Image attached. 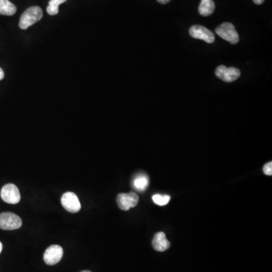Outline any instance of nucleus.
I'll return each instance as SVG.
<instances>
[{"instance_id":"nucleus-1","label":"nucleus","mask_w":272,"mask_h":272,"mask_svg":"<svg viewBox=\"0 0 272 272\" xmlns=\"http://www.w3.org/2000/svg\"><path fill=\"white\" fill-rule=\"evenodd\" d=\"M43 10L40 7L32 6L22 14L19 22V28L27 30L29 27L36 24L43 18Z\"/></svg>"},{"instance_id":"nucleus-2","label":"nucleus","mask_w":272,"mask_h":272,"mask_svg":"<svg viewBox=\"0 0 272 272\" xmlns=\"http://www.w3.org/2000/svg\"><path fill=\"white\" fill-rule=\"evenodd\" d=\"M215 33L232 44H236L239 42V35L232 24L228 22L222 24L215 29Z\"/></svg>"},{"instance_id":"nucleus-3","label":"nucleus","mask_w":272,"mask_h":272,"mask_svg":"<svg viewBox=\"0 0 272 272\" xmlns=\"http://www.w3.org/2000/svg\"><path fill=\"white\" fill-rule=\"evenodd\" d=\"M22 218L16 214L6 212L0 214V228L5 231H12L21 228Z\"/></svg>"},{"instance_id":"nucleus-4","label":"nucleus","mask_w":272,"mask_h":272,"mask_svg":"<svg viewBox=\"0 0 272 272\" xmlns=\"http://www.w3.org/2000/svg\"><path fill=\"white\" fill-rule=\"evenodd\" d=\"M62 206L67 212L71 213L78 212L81 210V204L77 194L73 192H66L60 199Z\"/></svg>"},{"instance_id":"nucleus-5","label":"nucleus","mask_w":272,"mask_h":272,"mask_svg":"<svg viewBox=\"0 0 272 272\" xmlns=\"http://www.w3.org/2000/svg\"><path fill=\"white\" fill-rule=\"evenodd\" d=\"M1 197L5 203L9 204H17L21 201L19 190L14 184H7L2 187Z\"/></svg>"},{"instance_id":"nucleus-6","label":"nucleus","mask_w":272,"mask_h":272,"mask_svg":"<svg viewBox=\"0 0 272 272\" xmlns=\"http://www.w3.org/2000/svg\"><path fill=\"white\" fill-rule=\"evenodd\" d=\"M139 197L137 194L134 192L122 193L118 194L117 202L122 211H127L131 208L136 207L139 203Z\"/></svg>"},{"instance_id":"nucleus-7","label":"nucleus","mask_w":272,"mask_h":272,"mask_svg":"<svg viewBox=\"0 0 272 272\" xmlns=\"http://www.w3.org/2000/svg\"><path fill=\"white\" fill-rule=\"evenodd\" d=\"M63 253L64 251L61 246L59 245H52L45 252L43 259L45 263L49 266H54L60 262L63 257Z\"/></svg>"},{"instance_id":"nucleus-8","label":"nucleus","mask_w":272,"mask_h":272,"mask_svg":"<svg viewBox=\"0 0 272 272\" xmlns=\"http://www.w3.org/2000/svg\"><path fill=\"white\" fill-rule=\"evenodd\" d=\"M215 75L223 81L231 83L239 78L241 71L236 67H227L220 65L215 70Z\"/></svg>"},{"instance_id":"nucleus-9","label":"nucleus","mask_w":272,"mask_h":272,"mask_svg":"<svg viewBox=\"0 0 272 272\" xmlns=\"http://www.w3.org/2000/svg\"><path fill=\"white\" fill-rule=\"evenodd\" d=\"M189 33L193 38L202 39L207 43H212L215 40V35L212 31L201 25H194L191 27Z\"/></svg>"},{"instance_id":"nucleus-10","label":"nucleus","mask_w":272,"mask_h":272,"mask_svg":"<svg viewBox=\"0 0 272 272\" xmlns=\"http://www.w3.org/2000/svg\"><path fill=\"white\" fill-rule=\"evenodd\" d=\"M152 245L155 250L163 252L170 248V243L163 232H159L153 237Z\"/></svg>"},{"instance_id":"nucleus-11","label":"nucleus","mask_w":272,"mask_h":272,"mask_svg":"<svg viewBox=\"0 0 272 272\" xmlns=\"http://www.w3.org/2000/svg\"><path fill=\"white\" fill-rule=\"evenodd\" d=\"M132 187L139 192H144L149 185V177L144 173H139L132 180Z\"/></svg>"},{"instance_id":"nucleus-12","label":"nucleus","mask_w":272,"mask_h":272,"mask_svg":"<svg viewBox=\"0 0 272 272\" xmlns=\"http://www.w3.org/2000/svg\"><path fill=\"white\" fill-rule=\"evenodd\" d=\"M215 8L213 0H201V4L199 5V13L202 16H209L213 13Z\"/></svg>"},{"instance_id":"nucleus-13","label":"nucleus","mask_w":272,"mask_h":272,"mask_svg":"<svg viewBox=\"0 0 272 272\" xmlns=\"http://www.w3.org/2000/svg\"><path fill=\"white\" fill-rule=\"evenodd\" d=\"M16 12V6L9 0H0V15L12 16Z\"/></svg>"},{"instance_id":"nucleus-14","label":"nucleus","mask_w":272,"mask_h":272,"mask_svg":"<svg viewBox=\"0 0 272 272\" xmlns=\"http://www.w3.org/2000/svg\"><path fill=\"white\" fill-rule=\"evenodd\" d=\"M67 0H50L47 7V12L50 15H56L59 13V7Z\"/></svg>"},{"instance_id":"nucleus-15","label":"nucleus","mask_w":272,"mask_h":272,"mask_svg":"<svg viewBox=\"0 0 272 272\" xmlns=\"http://www.w3.org/2000/svg\"><path fill=\"white\" fill-rule=\"evenodd\" d=\"M170 195H161V194H154L152 197V200H153V203L158 206H165L168 204L170 201Z\"/></svg>"},{"instance_id":"nucleus-16","label":"nucleus","mask_w":272,"mask_h":272,"mask_svg":"<svg viewBox=\"0 0 272 272\" xmlns=\"http://www.w3.org/2000/svg\"><path fill=\"white\" fill-rule=\"evenodd\" d=\"M263 171L264 173L267 176H272V163L269 162V163H266L263 167Z\"/></svg>"},{"instance_id":"nucleus-17","label":"nucleus","mask_w":272,"mask_h":272,"mask_svg":"<svg viewBox=\"0 0 272 272\" xmlns=\"http://www.w3.org/2000/svg\"><path fill=\"white\" fill-rule=\"evenodd\" d=\"M264 1L265 0H253V2L256 5H261V4H263L264 2Z\"/></svg>"},{"instance_id":"nucleus-18","label":"nucleus","mask_w":272,"mask_h":272,"mask_svg":"<svg viewBox=\"0 0 272 272\" xmlns=\"http://www.w3.org/2000/svg\"><path fill=\"white\" fill-rule=\"evenodd\" d=\"M4 78V72L2 68H0V81Z\"/></svg>"},{"instance_id":"nucleus-19","label":"nucleus","mask_w":272,"mask_h":272,"mask_svg":"<svg viewBox=\"0 0 272 272\" xmlns=\"http://www.w3.org/2000/svg\"><path fill=\"white\" fill-rule=\"evenodd\" d=\"M157 1L161 4H166L170 2V0H157Z\"/></svg>"},{"instance_id":"nucleus-20","label":"nucleus","mask_w":272,"mask_h":272,"mask_svg":"<svg viewBox=\"0 0 272 272\" xmlns=\"http://www.w3.org/2000/svg\"><path fill=\"white\" fill-rule=\"evenodd\" d=\"M2 243L0 242V253L2 252Z\"/></svg>"},{"instance_id":"nucleus-21","label":"nucleus","mask_w":272,"mask_h":272,"mask_svg":"<svg viewBox=\"0 0 272 272\" xmlns=\"http://www.w3.org/2000/svg\"><path fill=\"white\" fill-rule=\"evenodd\" d=\"M90 272V271H83V272Z\"/></svg>"}]
</instances>
